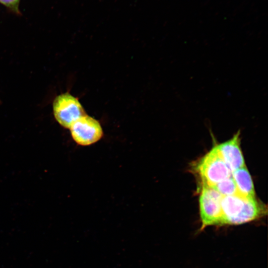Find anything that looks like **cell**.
<instances>
[{"mask_svg": "<svg viewBox=\"0 0 268 268\" xmlns=\"http://www.w3.org/2000/svg\"><path fill=\"white\" fill-rule=\"evenodd\" d=\"M221 205L222 217L220 225L242 224L267 213L266 207L256 197H246L239 194L223 196Z\"/></svg>", "mask_w": 268, "mask_h": 268, "instance_id": "1", "label": "cell"}, {"mask_svg": "<svg viewBox=\"0 0 268 268\" xmlns=\"http://www.w3.org/2000/svg\"><path fill=\"white\" fill-rule=\"evenodd\" d=\"M196 170L201 178L202 184L211 187L232 175L231 171L220 156L215 146L198 161Z\"/></svg>", "mask_w": 268, "mask_h": 268, "instance_id": "2", "label": "cell"}, {"mask_svg": "<svg viewBox=\"0 0 268 268\" xmlns=\"http://www.w3.org/2000/svg\"><path fill=\"white\" fill-rule=\"evenodd\" d=\"M222 197L212 187L202 184L199 198L201 229L211 225H220Z\"/></svg>", "mask_w": 268, "mask_h": 268, "instance_id": "3", "label": "cell"}, {"mask_svg": "<svg viewBox=\"0 0 268 268\" xmlns=\"http://www.w3.org/2000/svg\"><path fill=\"white\" fill-rule=\"evenodd\" d=\"M55 119L63 127L70 128L79 118L85 115L78 99L68 93L61 94L53 102Z\"/></svg>", "mask_w": 268, "mask_h": 268, "instance_id": "4", "label": "cell"}, {"mask_svg": "<svg viewBox=\"0 0 268 268\" xmlns=\"http://www.w3.org/2000/svg\"><path fill=\"white\" fill-rule=\"evenodd\" d=\"M69 129L74 141L82 146L89 145L96 142L103 135L100 123L86 115L79 118Z\"/></svg>", "mask_w": 268, "mask_h": 268, "instance_id": "5", "label": "cell"}, {"mask_svg": "<svg viewBox=\"0 0 268 268\" xmlns=\"http://www.w3.org/2000/svg\"><path fill=\"white\" fill-rule=\"evenodd\" d=\"M240 131H238L230 139L215 146L231 172L245 166L240 148Z\"/></svg>", "mask_w": 268, "mask_h": 268, "instance_id": "6", "label": "cell"}, {"mask_svg": "<svg viewBox=\"0 0 268 268\" xmlns=\"http://www.w3.org/2000/svg\"><path fill=\"white\" fill-rule=\"evenodd\" d=\"M238 194L246 197L254 198L255 192L251 176L245 166L232 172Z\"/></svg>", "mask_w": 268, "mask_h": 268, "instance_id": "7", "label": "cell"}, {"mask_svg": "<svg viewBox=\"0 0 268 268\" xmlns=\"http://www.w3.org/2000/svg\"><path fill=\"white\" fill-rule=\"evenodd\" d=\"M212 187L222 196L238 194L237 187L232 175L219 182Z\"/></svg>", "mask_w": 268, "mask_h": 268, "instance_id": "8", "label": "cell"}, {"mask_svg": "<svg viewBox=\"0 0 268 268\" xmlns=\"http://www.w3.org/2000/svg\"><path fill=\"white\" fill-rule=\"evenodd\" d=\"M20 0H0V2L13 11L18 12V5Z\"/></svg>", "mask_w": 268, "mask_h": 268, "instance_id": "9", "label": "cell"}]
</instances>
